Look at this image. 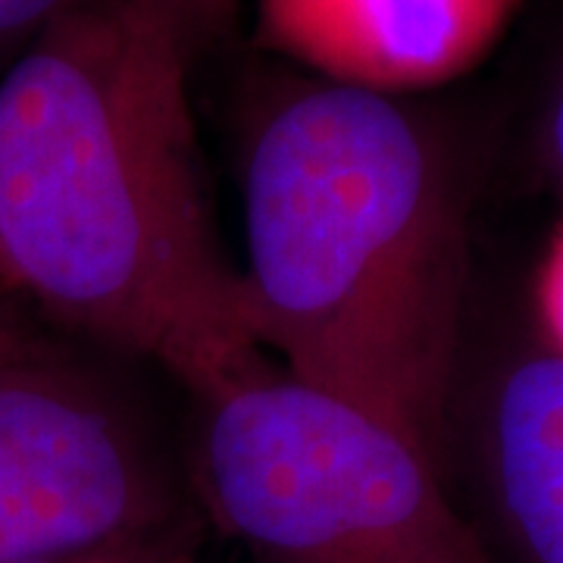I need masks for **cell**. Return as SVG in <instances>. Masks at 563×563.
<instances>
[{
  "mask_svg": "<svg viewBox=\"0 0 563 563\" xmlns=\"http://www.w3.org/2000/svg\"><path fill=\"white\" fill-rule=\"evenodd\" d=\"M173 0H85L0 79V282L203 401L266 369L222 254Z\"/></svg>",
  "mask_w": 563,
  "mask_h": 563,
  "instance_id": "cell-1",
  "label": "cell"
},
{
  "mask_svg": "<svg viewBox=\"0 0 563 563\" xmlns=\"http://www.w3.org/2000/svg\"><path fill=\"white\" fill-rule=\"evenodd\" d=\"M244 235L261 344L439 463L463 222L435 122L398 95L288 85L247 135Z\"/></svg>",
  "mask_w": 563,
  "mask_h": 563,
  "instance_id": "cell-2",
  "label": "cell"
},
{
  "mask_svg": "<svg viewBox=\"0 0 563 563\" xmlns=\"http://www.w3.org/2000/svg\"><path fill=\"white\" fill-rule=\"evenodd\" d=\"M198 492L261 563H495L439 463L295 376L207 398Z\"/></svg>",
  "mask_w": 563,
  "mask_h": 563,
  "instance_id": "cell-3",
  "label": "cell"
},
{
  "mask_svg": "<svg viewBox=\"0 0 563 563\" xmlns=\"http://www.w3.org/2000/svg\"><path fill=\"white\" fill-rule=\"evenodd\" d=\"M188 520L132 413L44 347L0 373V563H54Z\"/></svg>",
  "mask_w": 563,
  "mask_h": 563,
  "instance_id": "cell-4",
  "label": "cell"
},
{
  "mask_svg": "<svg viewBox=\"0 0 563 563\" xmlns=\"http://www.w3.org/2000/svg\"><path fill=\"white\" fill-rule=\"evenodd\" d=\"M520 0H257L266 47L325 81L407 95L470 73Z\"/></svg>",
  "mask_w": 563,
  "mask_h": 563,
  "instance_id": "cell-5",
  "label": "cell"
},
{
  "mask_svg": "<svg viewBox=\"0 0 563 563\" xmlns=\"http://www.w3.org/2000/svg\"><path fill=\"white\" fill-rule=\"evenodd\" d=\"M492 485L517 563H563V357L504 373L492 407Z\"/></svg>",
  "mask_w": 563,
  "mask_h": 563,
  "instance_id": "cell-6",
  "label": "cell"
},
{
  "mask_svg": "<svg viewBox=\"0 0 563 563\" xmlns=\"http://www.w3.org/2000/svg\"><path fill=\"white\" fill-rule=\"evenodd\" d=\"M54 563H198V529L191 520H185L154 536H141L85 558Z\"/></svg>",
  "mask_w": 563,
  "mask_h": 563,
  "instance_id": "cell-7",
  "label": "cell"
},
{
  "mask_svg": "<svg viewBox=\"0 0 563 563\" xmlns=\"http://www.w3.org/2000/svg\"><path fill=\"white\" fill-rule=\"evenodd\" d=\"M85 0H0V51L32 44L41 32Z\"/></svg>",
  "mask_w": 563,
  "mask_h": 563,
  "instance_id": "cell-8",
  "label": "cell"
},
{
  "mask_svg": "<svg viewBox=\"0 0 563 563\" xmlns=\"http://www.w3.org/2000/svg\"><path fill=\"white\" fill-rule=\"evenodd\" d=\"M539 317L551 351L563 357V229L548 247L539 276Z\"/></svg>",
  "mask_w": 563,
  "mask_h": 563,
  "instance_id": "cell-9",
  "label": "cell"
},
{
  "mask_svg": "<svg viewBox=\"0 0 563 563\" xmlns=\"http://www.w3.org/2000/svg\"><path fill=\"white\" fill-rule=\"evenodd\" d=\"M181 22L188 29V38L198 47L203 41L217 38L222 29L232 22L239 0H173Z\"/></svg>",
  "mask_w": 563,
  "mask_h": 563,
  "instance_id": "cell-10",
  "label": "cell"
},
{
  "mask_svg": "<svg viewBox=\"0 0 563 563\" xmlns=\"http://www.w3.org/2000/svg\"><path fill=\"white\" fill-rule=\"evenodd\" d=\"M544 147L548 157L554 163L558 176L563 179V73L554 91H551V103H548V117H544Z\"/></svg>",
  "mask_w": 563,
  "mask_h": 563,
  "instance_id": "cell-11",
  "label": "cell"
},
{
  "mask_svg": "<svg viewBox=\"0 0 563 563\" xmlns=\"http://www.w3.org/2000/svg\"><path fill=\"white\" fill-rule=\"evenodd\" d=\"M35 351H41V344L29 332H22L20 325H13L7 317H0V373L7 366L20 363L22 357L35 354Z\"/></svg>",
  "mask_w": 563,
  "mask_h": 563,
  "instance_id": "cell-12",
  "label": "cell"
},
{
  "mask_svg": "<svg viewBox=\"0 0 563 563\" xmlns=\"http://www.w3.org/2000/svg\"><path fill=\"white\" fill-rule=\"evenodd\" d=\"M3 291H7V288H3V282H0V295H3Z\"/></svg>",
  "mask_w": 563,
  "mask_h": 563,
  "instance_id": "cell-13",
  "label": "cell"
}]
</instances>
